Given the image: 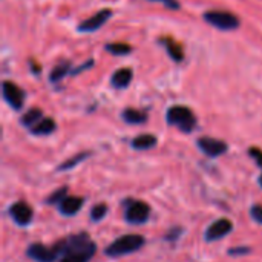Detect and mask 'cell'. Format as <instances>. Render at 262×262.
<instances>
[{
    "label": "cell",
    "mask_w": 262,
    "mask_h": 262,
    "mask_svg": "<svg viewBox=\"0 0 262 262\" xmlns=\"http://www.w3.org/2000/svg\"><path fill=\"white\" fill-rule=\"evenodd\" d=\"M66 193H68V189L66 187H60V189H57L48 200H46V203L48 204H60L64 198H66Z\"/></svg>",
    "instance_id": "cell-22"
},
{
    "label": "cell",
    "mask_w": 262,
    "mask_h": 262,
    "mask_svg": "<svg viewBox=\"0 0 262 262\" xmlns=\"http://www.w3.org/2000/svg\"><path fill=\"white\" fill-rule=\"evenodd\" d=\"M166 120L170 126H177L183 132H192L196 126L193 112L186 106H172L167 109Z\"/></svg>",
    "instance_id": "cell-3"
},
{
    "label": "cell",
    "mask_w": 262,
    "mask_h": 262,
    "mask_svg": "<svg viewBox=\"0 0 262 262\" xmlns=\"http://www.w3.org/2000/svg\"><path fill=\"white\" fill-rule=\"evenodd\" d=\"M121 117H123L124 121L129 123V124H141V123H144V121L147 120V115H146L144 112H141V111H138V109H132V107L126 109V111L123 112Z\"/></svg>",
    "instance_id": "cell-16"
},
{
    "label": "cell",
    "mask_w": 262,
    "mask_h": 262,
    "mask_svg": "<svg viewBox=\"0 0 262 262\" xmlns=\"http://www.w3.org/2000/svg\"><path fill=\"white\" fill-rule=\"evenodd\" d=\"M106 51L114 55H126L132 51V48L126 43H109L106 45Z\"/></svg>",
    "instance_id": "cell-20"
},
{
    "label": "cell",
    "mask_w": 262,
    "mask_h": 262,
    "mask_svg": "<svg viewBox=\"0 0 262 262\" xmlns=\"http://www.w3.org/2000/svg\"><path fill=\"white\" fill-rule=\"evenodd\" d=\"M88 157H89V154H86V152L78 154V155L72 157L71 160H68V161H64V163H61V164L58 166V170H68V169H72V167H75L80 161H83V160H84V158H88Z\"/></svg>",
    "instance_id": "cell-21"
},
{
    "label": "cell",
    "mask_w": 262,
    "mask_h": 262,
    "mask_svg": "<svg viewBox=\"0 0 262 262\" xmlns=\"http://www.w3.org/2000/svg\"><path fill=\"white\" fill-rule=\"evenodd\" d=\"M43 118V112L40 111V109H37V107H32V109H29L23 117H21V120H20V123L23 124V126H26V127H34L40 120Z\"/></svg>",
    "instance_id": "cell-17"
},
{
    "label": "cell",
    "mask_w": 262,
    "mask_h": 262,
    "mask_svg": "<svg viewBox=\"0 0 262 262\" xmlns=\"http://www.w3.org/2000/svg\"><path fill=\"white\" fill-rule=\"evenodd\" d=\"M252 218L262 224V206H253L252 207Z\"/></svg>",
    "instance_id": "cell-25"
},
{
    "label": "cell",
    "mask_w": 262,
    "mask_h": 262,
    "mask_svg": "<svg viewBox=\"0 0 262 262\" xmlns=\"http://www.w3.org/2000/svg\"><path fill=\"white\" fill-rule=\"evenodd\" d=\"M124 206H126L124 216H126L127 223L140 226V224H144L149 220L150 209H149V206L146 203L138 201V200H127L124 203Z\"/></svg>",
    "instance_id": "cell-5"
},
{
    "label": "cell",
    "mask_w": 262,
    "mask_h": 262,
    "mask_svg": "<svg viewBox=\"0 0 262 262\" xmlns=\"http://www.w3.org/2000/svg\"><path fill=\"white\" fill-rule=\"evenodd\" d=\"M2 92H3V98L6 100V103L12 109H15V111L21 109L23 101H25V94H23V91L15 83H12V81H3Z\"/></svg>",
    "instance_id": "cell-7"
},
{
    "label": "cell",
    "mask_w": 262,
    "mask_h": 262,
    "mask_svg": "<svg viewBox=\"0 0 262 262\" xmlns=\"http://www.w3.org/2000/svg\"><path fill=\"white\" fill-rule=\"evenodd\" d=\"M161 43L166 46L167 52L170 54V57H172L175 61H181V60H183L184 52H183V49H181V48H180L173 40H170V38H163V40H161Z\"/></svg>",
    "instance_id": "cell-18"
},
{
    "label": "cell",
    "mask_w": 262,
    "mask_h": 262,
    "mask_svg": "<svg viewBox=\"0 0 262 262\" xmlns=\"http://www.w3.org/2000/svg\"><path fill=\"white\" fill-rule=\"evenodd\" d=\"M259 184H261V187H262V175L259 177Z\"/></svg>",
    "instance_id": "cell-28"
},
{
    "label": "cell",
    "mask_w": 262,
    "mask_h": 262,
    "mask_svg": "<svg viewBox=\"0 0 262 262\" xmlns=\"http://www.w3.org/2000/svg\"><path fill=\"white\" fill-rule=\"evenodd\" d=\"M60 253V262H88L95 255V244L86 233L74 235L55 244Z\"/></svg>",
    "instance_id": "cell-1"
},
{
    "label": "cell",
    "mask_w": 262,
    "mask_h": 262,
    "mask_svg": "<svg viewBox=\"0 0 262 262\" xmlns=\"http://www.w3.org/2000/svg\"><path fill=\"white\" fill-rule=\"evenodd\" d=\"M198 147L207 155V157H220L227 152V144L221 140L210 138V137H203L198 140Z\"/></svg>",
    "instance_id": "cell-9"
},
{
    "label": "cell",
    "mask_w": 262,
    "mask_h": 262,
    "mask_svg": "<svg viewBox=\"0 0 262 262\" xmlns=\"http://www.w3.org/2000/svg\"><path fill=\"white\" fill-rule=\"evenodd\" d=\"M69 68H71V64H69L68 61H63V63H60L58 66H55V68L52 69V72H51V75H49V80H51L52 83H57V81H60L63 77H66V75H68V72H69Z\"/></svg>",
    "instance_id": "cell-19"
},
{
    "label": "cell",
    "mask_w": 262,
    "mask_h": 262,
    "mask_svg": "<svg viewBox=\"0 0 262 262\" xmlns=\"http://www.w3.org/2000/svg\"><path fill=\"white\" fill-rule=\"evenodd\" d=\"M9 215L18 226H28L32 221V209L25 201L12 204L9 207Z\"/></svg>",
    "instance_id": "cell-10"
},
{
    "label": "cell",
    "mask_w": 262,
    "mask_h": 262,
    "mask_svg": "<svg viewBox=\"0 0 262 262\" xmlns=\"http://www.w3.org/2000/svg\"><path fill=\"white\" fill-rule=\"evenodd\" d=\"M28 256L35 262H55L60 258V253L55 244L52 247H46L35 243L28 247Z\"/></svg>",
    "instance_id": "cell-6"
},
{
    "label": "cell",
    "mask_w": 262,
    "mask_h": 262,
    "mask_svg": "<svg viewBox=\"0 0 262 262\" xmlns=\"http://www.w3.org/2000/svg\"><path fill=\"white\" fill-rule=\"evenodd\" d=\"M144 246V238L140 235H124L115 239L111 246L106 247L104 253L107 256L117 258V256H124L129 253H134L140 250Z\"/></svg>",
    "instance_id": "cell-2"
},
{
    "label": "cell",
    "mask_w": 262,
    "mask_h": 262,
    "mask_svg": "<svg viewBox=\"0 0 262 262\" xmlns=\"http://www.w3.org/2000/svg\"><path fill=\"white\" fill-rule=\"evenodd\" d=\"M233 229V224L226 220V218H221L218 221H215L207 230H206V239L207 241H218L224 236H227Z\"/></svg>",
    "instance_id": "cell-11"
},
{
    "label": "cell",
    "mask_w": 262,
    "mask_h": 262,
    "mask_svg": "<svg viewBox=\"0 0 262 262\" xmlns=\"http://www.w3.org/2000/svg\"><path fill=\"white\" fill-rule=\"evenodd\" d=\"M132 81V71L129 68H123V69H118L114 72L112 78H111V83L114 88L117 89H124L129 86V83Z\"/></svg>",
    "instance_id": "cell-13"
},
{
    "label": "cell",
    "mask_w": 262,
    "mask_h": 262,
    "mask_svg": "<svg viewBox=\"0 0 262 262\" xmlns=\"http://www.w3.org/2000/svg\"><path fill=\"white\" fill-rule=\"evenodd\" d=\"M204 20L223 31H232L239 26V18L227 11H207L204 14Z\"/></svg>",
    "instance_id": "cell-4"
},
{
    "label": "cell",
    "mask_w": 262,
    "mask_h": 262,
    "mask_svg": "<svg viewBox=\"0 0 262 262\" xmlns=\"http://www.w3.org/2000/svg\"><path fill=\"white\" fill-rule=\"evenodd\" d=\"M155 144H157V137L150 135V134L138 135L132 141V147L137 149V150H147V149H152Z\"/></svg>",
    "instance_id": "cell-14"
},
{
    "label": "cell",
    "mask_w": 262,
    "mask_h": 262,
    "mask_svg": "<svg viewBox=\"0 0 262 262\" xmlns=\"http://www.w3.org/2000/svg\"><path fill=\"white\" fill-rule=\"evenodd\" d=\"M154 2H161L166 8L169 9H178L180 8V3L178 0H154Z\"/></svg>",
    "instance_id": "cell-26"
},
{
    "label": "cell",
    "mask_w": 262,
    "mask_h": 262,
    "mask_svg": "<svg viewBox=\"0 0 262 262\" xmlns=\"http://www.w3.org/2000/svg\"><path fill=\"white\" fill-rule=\"evenodd\" d=\"M106 212H107V206L106 204H98L91 210V220L92 221H100V220H103L106 216Z\"/></svg>",
    "instance_id": "cell-23"
},
{
    "label": "cell",
    "mask_w": 262,
    "mask_h": 262,
    "mask_svg": "<svg viewBox=\"0 0 262 262\" xmlns=\"http://www.w3.org/2000/svg\"><path fill=\"white\" fill-rule=\"evenodd\" d=\"M55 121L52 118H41L34 127H31V132L34 135H49L55 130Z\"/></svg>",
    "instance_id": "cell-15"
},
{
    "label": "cell",
    "mask_w": 262,
    "mask_h": 262,
    "mask_svg": "<svg viewBox=\"0 0 262 262\" xmlns=\"http://www.w3.org/2000/svg\"><path fill=\"white\" fill-rule=\"evenodd\" d=\"M111 17H112V9H109V8L100 9L98 12H95L88 20L81 21L80 26H78V31H81V32H94V31L100 29L107 21V18H111Z\"/></svg>",
    "instance_id": "cell-8"
},
{
    "label": "cell",
    "mask_w": 262,
    "mask_h": 262,
    "mask_svg": "<svg viewBox=\"0 0 262 262\" xmlns=\"http://www.w3.org/2000/svg\"><path fill=\"white\" fill-rule=\"evenodd\" d=\"M249 154H250V157L256 161V164L262 167V150L261 149H256V147H252L250 150H249Z\"/></svg>",
    "instance_id": "cell-24"
},
{
    "label": "cell",
    "mask_w": 262,
    "mask_h": 262,
    "mask_svg": "<svg viewBox=\"0 0 262 262\" xmlns=\"http://www.w3.org/2000/svg\"><path fill=\"white\" fill-rule=\"evenodd\" d=\"M83 206V198H78V196H66L60 204H58V209L63 215L66 216H72L75 215Z\"/></svg>",
    "instance_id": "cell-12"
},
{
    "label": "cell",
    "mask_w": 262,
    "mask_h": 262,
    "mask_svg": "<svg viewBox=\"0 0 262 262\" xmlns=\"http://www.w3.org/2000/svg\"><path fill=\"white\" fill-rule=\"evenodd\" d=\"M249 252H250V249H247V247H236V249H230L229 255H233V256H236V255H247Z\"/></svg>",
    "instance_id": "cell-27"
}]
</instances>
